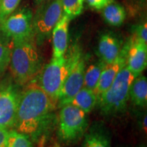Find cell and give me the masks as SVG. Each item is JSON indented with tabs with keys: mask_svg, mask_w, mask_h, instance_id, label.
Here are the masks:
<instances>
[{
	"mask_svg": "<svg viewBox=\"0 0 147 147\" xmlns=\"http://www.w3.org/2000/svg\"><path fill=\"white\" fill-rule=\"evenodd\" d=\"M56 107L35 78L21 92L14 127L32 140L38 141Z\"/></svg>",
	"mask_w": 147,
	"mask_h": 147,
	"instance_id": "cell-1",
	"label": "cell"
},
{
	"mask_svg": "<svg viewBox=\"0 0 147 147\" xmlns=\"http://www.w3.org/2000/svg\"><path fill=\"white\" fill-rule=\"evenodd\" d=\"M12 42L10 69L16 84L25 86L38 76L42 59L34 39Z\"/></svg>",
	"mask_w": 147,
	"mask_h": 147,
	"instance_id": "cell-2",
	"label": "cell"
},
{
	"mask_svg": "<svg viewBox=\"0 0 147 147\" xmlns=\"http://www.w3.org/2000/svg\"><path fill=\"white\" fill-rule=\"evenodd\" d=\"M136 77L126 64L120 69L113 84L98 98L97 105L102 115L115 116L123 113L129 99L130 87Z\"/></svg>",
	"mask_w": 147,
	"mask_h": 147,
	"instance_id": "cell-3",
	"label": "cell"
},
{
	"mask_svg": "<svg viewBox=\"0 0 147 147\" xmlns=\"http://www.w3.org/2000/svg\"><path fill=\"white\" fill-rule=\"evenodd\" d=\"M61 108L58 121L59 140L66 146L76 144L87 131V114L70 104Z\"/></svg>",
	"mask_w": 147,
	"mask_h": 147,
	"instance_id": "cell-4",
	"label": "cell"
},
{
	"mask_svg": "<svg viewBox=\"0 0 147 147\" xmlns=\"http://www.w3.org/2000/svg\"><path fill=\"white\" fill-rule=\"evenodd\" d=\"M69 63L70 57L67 52L60 58L53 57L38 74V84L56 105L67 76Z\"/></svg>",
	"mask_w": 147,
	"mask_h": 147,
	"instance_id": "cell-5",
	"label": "cell"
},
{
	"mask_svg": "<svg viewBox=\"0 0 147 147\" xmlns=\"http://www.w3.org/2000/svg\"><path fill=\"white\" fill-rule=\"evenodd\" d=\"M70 57L68 73L61 91L57 105L61 107L70 102L73 97L83 87L84 74L86 69L85 59L78 45L68 51Z\"/></svg>",
	"mask_w": 147,
	"mask_h": 147,
	"instance_id": "cell-6",
	"label": "cell"
},
{
	"mask_svg": "<svg viewBox=\"0 0 147 147\" xmlns=\"http://www.w3.org/2000/svg\"><path fill=\"white\" fill-rule=\"evenodd\" d=\"M63 14L61 0H47L40 5L33 16V30L36 45L50 38L53 29Z\"/></svg>",
	"mask_w": 147,
	"mask_h": 147,
	"instance_id": "cell-7",
	"label": "cell"
},
{
	"mask_svg": "<svg viewBox=\"0 0 147 147\" xmlns=\"http://www.w3.org/2000/svg\"><path fill=\"white\" fill-rule=\"evenodd\" d=\"M33 16L32 10L28 8L14 11L0 22V30L3 36L12 41L34 39Z\"/></svg>",
	"mask_w": 147,
	"mask_h": 147,
	"instance_id": "cell-8",
	"label": "cell"
},
{
	"mask_svg": "<svg viewBox=\"0 0 147 147\" xmlns=\"http://www.w3.org/2000/svg\"><path fill=\"white\" fill-rule=\"evenodd\" d=\"M21 92L18 84H5L0 87V128L15 125Z\"/></svg>",
	"mask_w": 147,
	"mask_h": 147,
	"instance_id": "cell-9",
	"label": "cell"
},
{
	"mask_svg": "<svg viewBox=\"0 0 147 147\" xmlns=\"http://www.w3.org/2000/svg\"><path fill=\"white\" fill-rule=\"evenodd\" d=\"M125 47L127 67L134 74L138 76L147 65V44L132 36Z\"/></svg>",
	"mask_w": 147,
	"mask_h": 147,
	"instance_id": "cell-10",
	"label": "cell"
},
{
	"mask_svg": "<svg viewBox=\"0 0 147 147\" xmlns=\"http://www.w3.org/2000/svg\"><path fill=\"white\" fill-rule=\"evenodd\" d=\"M125 64L126 48L124 45L117 59L112 63H106L104 65L96 87L93 91L97 98H99L100 95L104 93L113 84L117 74Z\"/></svg>",
	"mask_w": 147,
	"mask_h": 147,
	"instance_id": "cell-11",
	"label": "cell"
},
{
	"mask_svg": "<svg viewBox=\"0 0 147 147\" xmlns=\"http://www.w3.org/2000/svg\"><path fill=\"white\" fill-rule=\"evenodd\" d=\"M122 48V42L117 35L112 32H106L101 35L99 39L97 55L105 63H112L120 55Z\"/></svg>",
	"mask_w": 147,
	"mask_h": 147,
	"instance_id": "cell-12",
	"label": "cell"
},
{
	"mask_svg": "<svg viewBox=\"0 0 147 147\" xmlns=\"http://www.w3.org/2000/svg\"><path fill=\"white\" fill-rule=\"evenodd\" d=\"M71 20L69 16L63 14L52 32L53 57L60 58L67 51L69 42V26Z\"/></svg>",
	"mask_w": 147,
	"mask_h": 147,
	"instance_id": "cell-13",
	"label": "cell"
},
{
	"mask_svg": "<svg viewBox=\"0 0 147 147\" xmlns=\"http://www.w3.org/2000/svg\"><path fill=\"white\" fill-rule=\"evenodd\" d=\"M81 147H111V138L102 126H93L84 136Z\"/></svg>",
	"mask_w": 147,
	"mask_h": 147,
	"instance_id": "cell-14",
	"label": "cell"
},
{
	"mask_svg": "<svg viewBox=\"0 0 147 147\" xmlns=\"http://www.w3.org/2000/svg\"><path fill=\"white\" fill-rule=\"evenodd\" d=\"M129 98L135 106L145 108L147 104V79L144 75L134 78L129 90Z\"/></svg>",
	"mask_w": 147,
	"mask_h": 147,
	"instance_id": "cell-15",
	"label": "cell"
},
{
	"mask_svg": "<svg viewBox=\"0 0 147 147\" xmlns=\"http://www.w3.org/2000/svg\"><path fill=\"white\" fill-rule=\"evenodd\" d=\"M97 101L98 98L94 91L82 87L73 97L69 104L80 108L86 114H88L94 109L95 106L97 104Z\"/></svg>",
	"mask_w": 147,
	"mask_h": 147,
	"instance_id": "cell-16",
	"label": "cell"
},
{
	"mask_svg": "<svg viewBox=\"0 0 147 147\" xmlns=\"http://www.w3.org/2000/svg\"><path fill=\"white\" fill-rule=\"evenodd\" d=\"M102 12L104 21L111 26H121L126 18L124 7L115 1L103 8Z\"/></svg>",
	"mask_w": 147,
	"mask_h": 147,
	"instance_id": "cell-17",
	"label": "cell"
},
{
	"mask_svg": "<svg viewBox=\"0 0 147 147\" xmlns=\"http://www.w3.org/2000/svg\"><path fill=\"white\" fill-rule=\"evenodd\" d=\"M105 64L100 60L88 66L84 71L83 87L94 91Z\"/></svg>",
	"mask_w": 147,
	"mask_h": 147,
	"instance_id": "cell-18",
	"label": "cell"
},
{
	"mask_svg": "<svg viewBox=\"0 0 147 147\" xmlns=\"http://www.w3.org/2000/svg\"><path fill=\"white\" fill-rule=\"evenodd\" d=\"M84 0H61L63 14L71 20L80 15L83 11Z\"/></svg>",
	"mask_w": 147,
	"mask_h": 147,
	"instance_id": "cell-19",
	"label": "cell"
},
{
	"mask_svg": "<svg viewBox=\"0 0 147 147\" xmlns=\"http://www.w3.org/2000/svg\"><path fill=\"white\" fill-rule=\"evenodd\" d=\"M5 147H34L30 138L16 130H10Z\"/></svg>",
	"mask_w": 147,
	"mask_h": 147,
	"instance_id": "cell-20",
	"label": "cell"
},
{
	"mask_svg": "<svg viewBox=\"0 0 147 147\" xmlns=\"http://www.w3.org/2000/svg\"><path fill=\"white\" fill-rule=\"evenodd\" d=\"M12 45L0 40V74L4 72L10 65Z\"/></svg>",
	"mask_w": 147,
	"mask_h": 147,
	"instance_id": "cell-21",
	"label": "cell"
},
{
	"mask_svg": "<svg viewBox=\"0 0 147 147\" xmlns=\"http://www.w3.org/2000/svg\"><path fill=\"white\" fill-rule=\"evenodd\" d=\"M21 0H0V22L13 13Z\"/></svg>",
	"mask_w": 147,
	"mask_h": 147,
	"instance_id": "cell-22",
	"label": "cell"
},
{
	"mask_svg": "<svg viewBox=\"0 0 147 147\" xmlns=\"http://www.w3.org/2000/svg\"><path fill=\"white\" fill-rule=\"evenodd\" d=\"M133 36L144 43L147 44V25L146 22L142 23L134 27Z\"/></svg>",
	"mask_w": 147,
	"mask_h": 147,
	"instance_id": "cell-23",
	"label": "cell"
},
{
	"mask_svg": "<svg viewBox=\"0 0 147 147\" xmlns=\"http://www.w3.org/2000/svg\"><path fill=\"white\" fill-rule=\"evenodd\" d=\"M88 5L91 8L97 10H102L109 3L113 2L115 0H85Z\"/></svg>",
	"mask_w": 147,
	"mask_h": 147,
	"instance_id": "cell-24",
	"label": "cell"
},
{
	"mask_svg": "<svg viewBox=\"0 0 147 147\" xmlns=\"http://www.w3.org/2000/svg\"><path fill=\"white\" fill-rule=\"evenodd\" d=\"M10 130L4 128H0V147H5L8 141Z\"/></svg>",
	"mask_w": 147,
	"mask_h": 147,
	"instance_id": "cell-25",
	"label": "cell"
},
{
	"mask_svg": "<svg viewBox=\"0 0 147 147\" xmlns=\"http://www.w3.org/2000/svg\"><path fill=\"white\" fill-rule=\"evenodd\" d=\"M38 146L37 147H45L46 142H47V136L46 135H42L40 139L38 140Z\"/></svg>",
	"mask_w": 147,
	"mask_h": 147,
	"instance_id": "cell-26",
	"label": "cell"
},
{
	"mask_svg": "<svg viewBox=\"0 0 147 147\" xmlns=\"http://www.w3.org/2000/svg\"><path fill=\"white\" fill-rule=\"evenodd\" d=\"M146 115L145 114L142 120V128L145 133H146Z\"/></svg>",
	"mask_w": 147,
	"mask_h": 147,
	"instance_id": "cell-27",
	"label": "cell"
},
{
	"mask_svg": "<svg viewBox=\"0 0 147 147\" xmlns=\"http://www.w3.org/2000/svg\"><path fill=\"white\" fill-rule=\"evenodd\" d=\"M35 2H36L37 4L38 5H40L42 4V3H43L44 2H45V1H47V0H34Z\"/></svg>",
	"mask_w": 147,
	"mask_h": 147,
	"instance_id": "cell-28",
	"label": "cell"
},
{
	"mask_svg": "<svg viewBox=\"0 0 147 147\" xmlns=\"http://www.w3.org/2000/svg\"><path fill=\"white\" fill-rule=\"evenodd\" d=\"M51 147H61L60 146L59 144H58V143H55L53 145V146H51Z\"/></svg>",
	"mask_w": 147,
	"mask_h": 147,
	"instance_id": "cell-29",
	"label": "cell"
},
{
	"mask_svg": "<svg viewBox=\"0 0 147 147\" xmlns=\"http://www.w3.org/2000/svg\"><path fill=\"white\" fill-rule=\"evenodd\" d=\"M138 147H146V145L144 144H140Z\"/></svg>",
	"mask_w": 147,
	"mask_h": 147,
	"instance_id": "cell-30",
	"label": "cell"
}]
</instances>
